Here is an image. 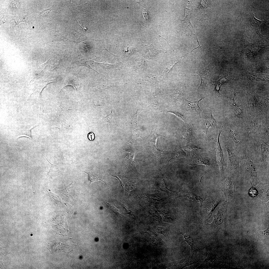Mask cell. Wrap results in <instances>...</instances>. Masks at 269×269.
I'll return each instance as SVG.
<instances>
[{
  "instance_id": "1",
  "label": "cell",
  "mask_w": 269,
  "mask_h": 269,
  "mask_svg": "<svg viewBox=\"0 0 269 269\" xmlns=\"http://www.w3.org/2000/svg\"><path fill=\"white\" fill-rule=\"evenodd\" d=\"M240 160V168L253 186L258 183L257 169L252 159L245 154Z\"/></svg>"
},
{
  "instance_id": "2",
  "label": "cell",
  "mask_w": 269,
  "mask_h": 269,
  "mask_svg": "<svg viewBox=\"0 0 269 269\" xmlns=\"http://www.w3.org/2000/svg\"><path fill=\"white\" fill-rule=\"evenodd\" d=\"M156 124L153 125L151 132L147 138L144 139L143 142L145 149L148 152L153 153L155 155L158 157L161 155L162 151L157 148V139L160 136L165 137L157 134L156 130L158 123Z\"/></svg>"
},
{
  "instance_id": "3",
  "label": "cell",
  "mask_w": 269,
  "mask_h": 269,
  "mask_svg": "<svg viewBox=\"0 0 269 269\" xmlns=\"http://www.w3.org/2000/svg\"><path fill=\"white\" fill-rule=\"evenodd\" d=\"M235 186L234 176L231 175L222 183L219 188L223 193L227 202H231L235 197Z\"/></svg>"
},
{
  "instance_id": "4",
  "label": "cell",
  "mask_w": 269,
  "mask_h": 269,
  "mask_svg": "<svg viewBox=\"0 0 269 269\" xmlns=\"http://www.w3.org/2000/svg\"><path fill=\"white\" fill-rule=\"evenodd\" d=\"M70 239L60 242H51L49 244L48 248L50 251L53 253L54 252L59 251L68 253L73 250V248L75 245L73 241Z\"/></svg>"
},
{
  "instance_id": "5",
  "label": "cell",
  "mask_w": 269,
  "mask_h": 269,
  "mask_svg": "<svg viewBox=\"0 0 269 269\" xmlns=\"http://www.w3.org/2000/svg\"><path fill=\"white\" fill-rule=\"evenodd\" d=\"M225 148L227 153L228 169L231 171H235L240 168V159L236 155L232 146L230 145H227Z\"/></svg>"
},
{
  "instance_id": "6",
  "label": "cell",
  "mask_w": 269,
  "mask_h": 269,
  "mask_svg": "<svg viewBox=\"0 0 269 269\" xmlns=\"http://www.w3.org/2000/svg\"><path fill=\"white\" fill-rule=\"evenodd\" d=\"M214 67V65L211 64L197 73L201 79L200 85L197 89L199 93L204 92L206 85L210 78Z\"/></svg>"
},
{
  "instance_id": "7",
  "label": "cell",
  "mask_w": 269,
  "mask_h": 269,
  "mask_svg": "<svg viewBox=\"0 0 269 269\" xmlns=\"http://www.w3.org/2000/svg\"><path fill=\"white\" fill-rule=\"evenodd\" d=\"M257 147L258 159L260 165L266 168L269 163V145L264 142H261Z\"/></svg>"
},
{
  "instance_id": "8",
  "label": "cell",
  "mask_w": 269,
  "mask_h": 269,
  "mask_svg": "<svg viewBox=\"0 0 269 269\" xmlns=\"http://www.w3.org/2000/svg\"><path fill=\"white\" fill-rule=\"evenodd\" d=\"M212 109L209 108L203 110L202 112V119L203 131L206 136L208 137V132L209 129L217 126L215 119L212 114Z\"/></svg>"
},
{
  "instance_id": "9",
  "label": "cell",
  "mask_w": 269,
  "mask_h": 269,
  "mask_svg": "<svg viewBox=\"0 0 269 269\" xmlns=\"http://www.w3.org/2000/svg\"><path fill=\"white\" fill-rule=\"evenodd\" d=\"M222 131L221 130L219 131L217 141L216 148L217 162L220 168L221 176V178H222L224 176V167H225L226 164L219 141L220 136Z\"/></svg>"
},
{
  "instance_id": "10",
  "label": "cell",
  "mask_w": 269,
  "mask_h": 269,
  "mask_svg": "<svg viewBox=\"0 0 269 269\" xmlns=\"http://www.w3.org/2000/svg\"><path fill=\"white\" fill-rule=\"evenodd\" d=\"M194 131L193 126L188 124L178 132L177 135L180 138L189 141L192 139L194 136Z\"/></svg>"
},
{
  "instance_id": "11",
  "label": "cell",
  "mask_w": 269,
  "mask_h": 269,
  "mask_svg": "<svg viewBox=\"0 0 269 269\" xmlns=\"http://www.w3.org/2000/svg\"><path fill=\"white\" fill-rule=\"evenodd\" d=\"M234 76L228 75L227 74L220 76V78L216 80L211 81V84L214 86V90L217 95L220 96V94L219 91L221 85L225 83L230 82L234 79Z\"/></svg>"
},
{
  "instance_id": "12",
  "label": "cell",
  "mask_w": 269,
  "mask_h": 269,
  "mask_svg": "<svg viewBox=\"0 0 269 269\" xmlns=\"http://www.w3.org/2000/svg\"><path fill=\"white\" fill-rule=\"evenodd\" d=\"M264 46L257 45L247 41L245 45L246 54L248 57H251L258 54Z\"/></svg>"
},
{
  "instance_id": "13",
  "label": "cell",
  "mask_w": 269,
  "mask_h": 269,
  "mask_svg": "<svg viewBox=\"0 0 269 269\" xmlns=\"http://www.w3.org/2000/svg\"><path fill=\"white\" fill-rule=\"evenodd\" d=\"M212 158L210 156L207 154H202L197 156L194 159L193 165L202 164L208 167L211 165L212 163Z\"/></svg>"
},
{
  "instance_id": "14",
  "label": "cell",
  "mask_w": 269,
  "mask_h": 269,
  "mask_svg": "<svg viewBox=\"0 0 269 269\" xmlns=\"http://www.w3.org/2000/svg\"><path fill=\"white\" fill-rule=\"evenodd\" d=\"M83 172L88 174V180L90 182V184L94 181H100L106 185L104 181L103 175L98 170L92 169Z\"/></svg>"
},
{
  "instance_id": "15",
  "label": "cell",
  "mask_w": 269,
  "mask_h": 269,
  "mask_svg": "<svg viewBox=\"0 0 269 269\" xmlns=\"http://www.w3.org/2000/svg\"><path fill=\"white\" fill-rule=\"evenodd\" d=\"M205 97H202L199 100L194 101H191L187 100L184 97L183 98L184 103L188 109L191 111L196 114L200 113L201 110L199 106V103Z\"/></svg>"
},
{
  "instance_id": "16",
  "label": "cell",
  "mask_w": 269,
  "mask_h": 269,
  "mask_svg": "<svg viewBox=\"0 0 269 269\" xmlns=\"http://www.w3.org/2000/svg\"><path fill=\"white\" fill-rule=\"evenodd\" d=\"M221 201L217 199L210 200L206 203L205 208L207 212L206 220H207L210 217L212 213Z\"/></svg>"
},
{
  "instance_id": "17",
  "label": "cell",
  "mask_w": 269,
  "mask_h": 269,
  "mask_svg": "<svg viewBox=\"0 0 269 269\" xmlns=\"http://www.w3.org/2000/svg\"><path fill=\"white\" fill-rule=\"evenodd\" d=\"M43 156L48 161L50 168L49 172L47 173H44V175L47 178H51L59 176L61 172V169L60 166L59 165L52 164L44 156Z\"/></svg>"
},
{
  "instance_id": "18",
  "label": "cell",
  "mask_w": 269,
  "mask_h": 269,
  "mask_svg": "<svg viewBox=\"0 0 269 269\" xmlns=\"http://www.w3.org/2000/svg\"><path fill=\"white\" fill-rule=\"evenodd\" d=\"M184 149L187 154L191 157H196L202 149L200 147L194 145H189L184 147Z\"/></svg>"
},
{
  "instance_id": "19",
  "label": "cell",
  "mask_w": 269,
  "mask_h": 269,
  "mask_svg": "<svg viewBox=\"0 0 269 269\" xmlns=\"http://www.w3.org/2000/svg\"><path fill=\"white\" fill-rule=\"evenodd\" d=\"M251 21V27L253 33L261 35L260 32L261 25L264 22V20H260L256 18L253 13L252 15Z\"/></svg>"
},
{
  "instance_id": "20",
  "label": "cell",
  "mask_w": 269,
  "mask_h": 269,
  "mask_svg": "<svg viewBox=\"0 0 269 269\" xmlns=\"http://www.w3.org/2000/svg\"><path fill=\"white\" fill-rule=\"evenodd\" d=\"M186 153L182 150L176 149L170 153L168 155V158L166 162H168L172 160L185 157L186 155Z\"/></svg>"
},
{
  "instance_id": "21",
  "label": "cell",
  "mask_w": 269,
  "mask_h": 269,
  "mask_svg": "<svg viewBox=\"0 0 269 269\" xmlns=\"http://www.w3.org/2000/svg\"><path fill=\"white\" fill-rule=\"evenodd\" d=\"M117 116L115 111H111L110 113L104 117V120L105 122L109 124L111 128L115 126L117 123Z\"/></svg>"
},
{
  "instance_id": "22",
  "label": "cell",
  "mask_w": 269,
  "mask_h": 269,
  "mask_svg": "<svg viewBox=\"0 0 269 269\" xmlns=\"http://www.w3.org/2000/svg\"><path fill=\"white\" fill-rule=\"evenodd\" d=\"M64 184L65 187V188L62 190L59 191L68 198L73 199L75 198V190L73 184L72 183L67 186Z\"/></svg>"
},
{
  "instance_id": "23",
  "label": "cell",
  "mask_w": 269,
  "mask_h": 269,
  "mask_svg": "<svg viewBox=\"0 0 269 269\" xmlns=\"http://www.w3.org/2000/svg\"><path fill=\"white\" fill-rule=\"evenodd\" d=\"M180 234L183 236L184 240L183 241H185L189 245L191 248V250L196 247V244L193 237L188 233L180 232Z\"/></svg>"
},
{
  "instance_id": "24",
  "label": "cell",
  "mask_w": 269,
  "mask_h": 269,
  "mask_svg": "<svg viewBox=\"0 0 269 269\" xmlns=\"http://www.w3.org/2000/svg\"><path fill=\"white\" fill-rule=\"evenodd\" d=\"M65 86L70 85L73 86L76 89L78 85V80L76 77L73 75L67 77L64 81Z\"/></svg>"
},
{
  "instance_id": "25",
  "label": "cell",
  "mask_w": 269,
  "mask_h": 269,
  "mask_svg": "<svg viewBox=\"0 0 269 269\" xmlns=\"http://www.w3.org/2000/svg\"><path fill=\"white\" fill-rule=\"evenodd\" d=\"M245 75L246 77L252 82L257 81H269L268 77L255 75L249 72H245Z\"/></svg>"
},
{
  "instance_id": "26",
  "label": "cell",
  "mask_w": 269,
  "mask_h": 269,
  "mask_svg": "<svg viewBox=\"0 0 269 269\" xmlns=\"http://www.w3.org/2000/svg\"><path fill=\"white\" fill-rule=\"evenodd\" d=\"M181 197H186L190 200L196 201L199 202L201 204L200 208L202 206L203 202L204 201V200L199 196L191 192H186L183 194L182 195L180 196L177 198Z\"/></svg>"
},
{
  "instance_id": "27",
  "label": "cell",
  "mask_w": 269,
  "mask_h": 269,
  "mask_svg": "<svg viewBox=\"0 0 269 269\" xmlns=\"http://www.w3.org/2000/svg\"><path fill=\"white\" fill-rule=\"evenodd\" d=\"M258 187L259 196L262 199L269 200V186H265L264 185H260Z\"/></svg>"
},
{
  "instance_id": "28",
  "label": "cell",
  "mask_w": 269,
  "mask_h": 269,
  "mask_svg": "<svg viewBox=\"0 0 269 269\" xmlns=\"http://www.w3.org/2000/svg\"><path fill=\"white\" fill-rule=\"evenodd\" d=\"M166 112L174 114L177 117L185 122H186L187 121V119L186 116L184 113L178 109L175 108H171Z\"/></svg>"
},
{
  "instance_id": "29",
  "label": "cell",
  "mask_w": 269,
  "mask_h": 269,
  "mask_svg": "<svg viewBox=\"0 0 269 269\" xmlns=\"http://www.w3.org/2000/svg\"><path fill=\"white\" fill-rule=\"evenodd\" d=\"M105 204L106 205V206L108 207V208H109L111 211L112 212H114L115 213L119 215H121L123 217H125L123 216L121 213L119 212L117 209L115 207V206H113L112 205L110 204V203H108L106 202H105Z\"/></svg>"
},
{
  "instance_id": "30",
  "label": "cell",
  "mask_w": 269,
  "mask_h": 269,
  "mask_svg": "<svg viewBox=\"0 0 269 269\" xmlns=\"http://www.w3.org/2000/svg\"><path fill=\"white\" fill-rule=\"evenodd\" d=\"M52 10L51 7L49 8L44 9L43 11L40 12V15L41 16H45L49 14Z\"/></svg>"
},
{
  "instance_id": "31",
  "label": "cell",
  "mask_w": 269,
  "mask_h": 269,
  "mask_svg": "<svg viewBox=\"0 0 269 269\" xmlns=\"http://www.w3.org/2000/svg\"><path fill=\"white\" fill-rule=\"evenodd\" d=\"M249 193L250 195L253 197L256 196L257 194V192L256 190L253 187L250 190Z\"/></svg>"
},
{
  "instance_id": "32",
  "label": "cell",
  "mask_w": 269,
  "mask_h": 269,
  "mask_svg": "<svg viewBox=\"0 0 269 269\" xmlns=\"http://www.w3.org/2000/svg\"><path fill=\"white\" fill-rule=\"evenodd\" d=\"M87 137L89 140L92 141L95 139V136L94 133L92 132H90L88 134Z\"/></svg>"
},
{
  "instance_id": "33",
  "label": "cell",
  "mask_w": 269,
  "mask_h": 269,
  "mask_svg": "<svg viewBox=\"0 0 269 269\" xmlns=\"http://www.w3.org/2000/svg\"><path fill=\"white\" fill-rule=\"evenodd\" d=\"M229 91H231V92H233V95H234V97H233V99H231V98H229V97H227V96H224H224H225L226 97H227V98L231 99V100H232L233 101V102H232V104H233V105L234 106H235L236 105V103L235 102V97L236 96V93H237V92L236 91H231V90H229Z\"/></svg>"
},
{
  "instance_id": "34",
  "label": "cell",
  "mask_w": 269,
  "mask_h": 269,
  "mask_svg": "<svg viewBox=\"0 0 269 269\" xmlns=\"http://www.w3.org/2000/svg\"><path fill=\"white\" fill-rule=\"evenodd\" d=\"M157 230H158L159 233L162 234L164 235V233H165L167 230L165 228H163L161 227H158L157 228Z\"/></svg>"
},
{
  "instance_id": "35",
  "label": "cell",
  "mask_w": 269,
  "mask_h": 269,
  "mask_svg": "<svg viewBox=\"0 0 269 269\" xmlns=\"http://www.w3.org/2000/svg\"><path fill=\"white\" fill-rule=\"evenodd\" d=\"M197 42H198V44H199V46H198V47H197V48H195V49H193V50H192V51H193V50H195V49H197V48H202V47H202V46H200V44H199V41H198V38H197Z\"/></svg>"
},
{
  "instance_id": "36",
  "label": "cell",
  "mask_w": 269,
  "mask_h": 269,
  "mask_svg": "<svg viewBox=\"0 0 269 269\" xmlns=\"http://www.w3.org/2000/svg\"><path fill=\"white\" fill-rule=\"evenodd\" d=\"M32 234H31V236H32Z\"/></svg>"
}]
</instances>
